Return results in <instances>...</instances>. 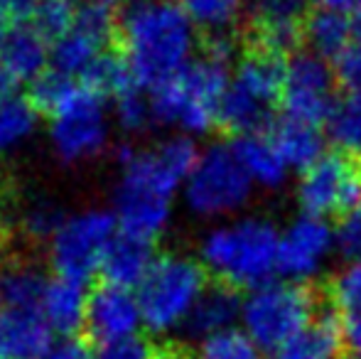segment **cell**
Here are the masks:
<instances>
[{"label":"cell","instance_id":"3957f363","mask_svg":"<svg viewBox=\"0 0 361 359\" xmlns=\"http://www.w3.org/2000/svg\"><path fill=\"white\" fill-rule=\"evenodd\" d=\"M30 99L49 116V145L62 163H89L106 150L111 121L106 99L99 91L47 69L32 84Z\"/></svg>","mask_w":361,"mask_h":359},{"label":"cell","instance_id":"f546056e","mask_svg":"<svg viewBox=\"0 0 361 359\" xmlns=\"http://www.w3.org/2000/svg\"><path fill=\"white\" fill-rule=\"evenodd\" d=\"M329 135L337 143V148L359 153L361 148V94H352L339 101L332 118L327 123Z\"/></svg>","mask_w":361,"mask_h":359},{"label":"cell","instance_id":"8fae6325","mask_svg":"<svg viewBox=\"0 0 361 359\" xmlns=\"http://www.w3.org/2000/svg\"><path fill=\"white\" fill-rule=\"evenodd\" d=\"M339 104V89L334 72L319 54L302 49L288 62L286 89H283V111L288 118L302 121L310 126L329 123Z\"/></svg>","mask_w":361,"mask_h":359},{"label":"cell","instance_id":"1f68e13d","mask_svg":"<svg viewBox=\"0 0 361 359\" xmlns=\"http://www.w3.org/2000/svg\"><path fill=\"white\" fill-rule=\"evenodd\" d=\"M64 212L59 209L57 202L52 200H35L30 202L23 209V219H20V226L23 231L35 241H49L57 229L64 221Z\"/></svg>","mask_w":361,"mask_h":359},{"label":"cell","instance_id":"603a6c76","mask_svg":"<svg viewBox=\"0 0 361 359\" xmlns=\"http://www.w3.org/2000/svg\"><path fill=\"white\" fill-rule=\"evenodd\" d=\"M302 32H305V47H310V52L334 62L349 47L352 23H349V18L344 13L312 8L302 23Z\"/></svg>","mask_w":361,"mask_h":359},{"label":"cell","instance_id":"bcb514c9","mask_svg":"<svg viewBox=\"0 0 361 359\" xmlns=\"http://www.w3.org/2000/svg\"><path fill=\"white\" fill-rule=\"evenodd\" d=\"M339 359H361V357H359V355H354V352H344V355L339 357Z\"/></svg>","mask_w":361,"mask_h":359},{"label":"cell","instance_id":"7a4b0ae2","mask_svg":"<svg viewBox=\"0 0 361 359\" xmlns=\"http://www.w3.org/2000/svg\"><path fill=\"white\" fill-rule=\"evenodd\" d=\"M116 39L135 82L152 89L192 62L197 28L177 0H130L118 18Z\"/></svg>","mask_w":361,"mask_h":359},{"label":"cell","instance_id":"4316f807","mask_svg":"<svg viewBox=\"0 0 361 359\" xmlns=\"http://www.w3.org/2000/svg\"><path fill=\"white\" fill-rule=\"evenodd\" d=\"M79 82H84L86 87L99 91L104 99H111V101H114L116 96L126 94L128 89L140 87V84L135 82L133 72L128 69V64H126V59L121 57V54L116 57V54H109V52L96 59L89 67V72H86Z\"/></svg>","mask_w":361,"mask_h":359},{"label":"cell","instance_id":"8992f818","mask_svg":"<svg viewBox=\"0 0 361 359\" xmlns=\"http://www.w3.org/2000/svg\"><path fill=\"white\" fill-rule=\"evenodd\" d=\"M327 303L322 281H286L263 283L243 296L241 322L243 332L261 350L276 352L283 342L310 325Z\"/></svg>","mask_w":361,"mask_h":359},{"label":"cell","instance_id":"2e32d148","mask_svg":"<svg viewBox=\"0 0 361 359\" xmlns=\"http://www.w3.org/2000/svg\"><path fill=\"white\" fill-rule=\"evenodd\" d=\"M332 244V229L317 217H305L281 236L278 271L286 276H307L317 269Z\"/></svg>","mask_w":361,"mask_h":359},{"label":"cell","instance_id":"d6986e66","mask_svg":"<svg viewBox=\"0 0 361 359\" xmlns=\"http://www.w3.org/2000/svg\"><path fill=\"white\" fill-rule=\"evenodd\" d=\"M241 305L243 296L238 288L214 281L202 293V298L197 300L195 310L190 312L182 330L190 337H195V340H204L209 335L224 332L228 327H233V322L241 317Z\"/></svg>","mask_w":361,"mask_h":359},{"label":"cell","instance_id":"4fadbf2b","mask_svg":"<svg viewBox=\"0 0 361 359\" xmlns=\"http://www.w3.org/2000/svg\"><path fill=\"white\" fill-rule=\"evenodd\" d=\"M143 312L135 291L101 283L89 293L86 308V330L99 345L140 335Z\"/></svg>","mask_w":361,"mask_h":359},{"label":"cell","instance_id":"60d3db41","mask_svg":"<svg viewBox=\"0 0 361 359\" xmlns=\"http://www.w3.org/2000/svg\"><path fill=\"white\" fill-rule=\"evenodd\" d=\"M349 23H352V37H354V42L361 44V3H357V8L352 10V18H349Z\"/></svg>","mask_w":361,"mask_h":359},{"label":"cell","instance_id":"30bf717a","mask_svg":"<svg viewBox=\"0 0 361 359\" xmlns=\"http://www.w3.org/2000/svg\"><path fill=\"white\" fill-rule=\"evenodd\" d=\"M298 202L310 217H342L361 202V173L357 153L332 148L302 173Z\"/></svg>","mask_w":361,"mask_h":359},{"label":"cell","instance_id":"44dd1931","mask_svg":"<svg viewBox=\"0 0 361 359\" xmlns=\"http://www.w3.org/2000/svg\"><path fill=\"white\" fill-rule=\"evenodd\" d=\"M268 138L276 145L286 165L298 170H307L324 155V135L317 126L302 123L295 118H278L268 130Z\"/></svg>","mask_w":361,"mask_h":359},{"label":"cell","instance_id":"5b68a950","mask_svg":"<svg viewBox=\"0 0 361 359\" xmlns=\"http://www.w3.org/2000/svg\"><path fill=\"white\" fill-rule=\"evenodd\" d=\"M278 229L261 217L214 226L200 244V261L209 276L238 291L268 283L278 269Z\"/></svg>","mask_w":361,"mask_h":359},{"label":"cell","instance_id":"5bb4252c","mask_svg":"<svg viewBox=\"0 0 361 359\" xmlns=\"http://www.w3.org/2000/svg\"><path fill=\"white\" fill-rule=\"evenodd\" d=\"M49 69V42L32 28L18 25L5 37L0 52V96L15 94L18 87H32Z\"/></svg>","mask_w":361,"mask_h":359},{"label":"cell","instance_id":"7402d4cb","mask_svg":"<svg viewBox=\"0 0 361 359\" xmlns=\"http://www.w3.org/2000/svg\"><path fill=\"white\" fill-rule=\"evenodd\" d=\"M47 276L32 261L15 259L0 266V308L8 310H37Z\"/></svg>","mask_w":361,"mask_h":359},{"label":"cell","instance_id":"e0dca14e","mask_svg":"<svg viewBox=\"0 0 361 359\" xmlns=\"http://www.w3.org/2000/svg\"><path fill=\"white\" fill-rule=\"evenodd\" d=\"M86 308H89L86 283L64 276H52L47 278L37 312L44 317V322L54 335L76 337V332L86 327Z\"/></svg>","mask_w":361,"mask_h":359},{"label":"cell","instance_id":"b9f144b4","mask_svg":"<svg viewBox=\"0 0 361 359\" xmlns=\"http://www.w3.org/2000/svg\"><path fill=\"white\" fill-rule=\"evenodd\" d=\"M86 5H99V8H109V10H114L116 5H121L123 0H84Z\"/></svg>","mask_w":361,"mask_h":359},{"label":"cell","instance_id":"d590c367","mask_svg":"<svg viewBox=\"0 0 361 359\" xmlns=\"http://www.w3.org/2000/svg\"><path fill=\"white\" fill-rule=\"evenodd\" d=\"M155 347L140 335L126 337V340L104 342L94 352V359H155Z\"/></svg>","mask_w":361,"mask_h":359},{"label":"cell","instance_id":"7dc6e473","mask_svg":"<svg viewBox=\"0 0 361 359\" xmlns=\"http://www.w3.org/2000/svg\"><path fill=\"white\" fill-rule=\"evenodd\" d=\"M357 163H359V173H361V153H357Z\"/></svg>","mask_w":361,"mask_h":359},{"label":"cell","instance_id":"277c9868","mask_svg":"<svg viewBox=\"0 0 361 359\" xmlns=\"http://www.w3.org/2000/svg\"><path fill=\"white\" fill-rule=\"evenodd\" d=\"M228 64L202 52L182 72L147 89L152 123L177 128L182 135H202L219 126V109L228 89Z\"/></svg>","mask_w":361,"mask_h":359},{"label":"cell","instance_id":"f1b7e54d","mask_svg":"<svg viewBox=\"0 0 361 359\" xmlns=\"http://www.w3.org/2000/svg\"><path fill=\"white\" fill-rule=\"evenodd\" d=\"M327 300L334 305V310L344 317L361 315V261H354L344 271L334 276L322 278Z\"/></svg>","mask_w":361,"mask_h":359},{"label":"cell","instance_id":"d4e9b609","mask_svg":"<svg viewBox=\"0 0 361 359\" xmlns=\"http://www.w3.org/2000/svg\"><path fill=\"white\" fill-rule=\"evenodd\" d=\"M39 109L30 96H0V155H10L23 148L37 130Z\"/></svg>","mask_w":361,"mask_h":359},{"label":"cell","instance_id":"8d00e7d4","mask_svg":"<svg viewBox=\"0 0 361 359\" xmlns=\"http://www.w3.org/2000/svg\"><path fill=\"white\" fill-rule=\"evenodd\" d=\"M42 359H94V352L79 337H62V340H54L49 345Z\"/></svg>","mask_w":361,"mask_h":359},{"label":"cell","instance_id":"52a82bcc","mask_svg":"<svg viewBox=\"0 0 361 359\" xmlns=\"http://www.w3.org/2000/svg\"><path fill=\"white\" fill-rule=\"evenodd\" d=\"M209 288V273L200 259L177 251L157 254L135 296L143 312V327L152 335L182 330L202 293Z\"/></svg>","mask_w":361,"mask_h":359},{"label":"cell","instance_id":"ab89813d","mask_svg":"<svg viewBox=\"0 0 361 359\" xmlns=\"http://www.w3.org/2000/svg\"><path fill=\"white\" fill-rule=\"evenodd\" d=\"M312 8L322 10H334V13H342V10H354L359 0H310Z\"/></svg>","mask_w":361,"mask_h":359},{"label":"cell","instance_id":"7bdbcfd3","mask_svg":"<svg viewBox=\"0 0 361 359\" xmlns=\"http://www.w3.org/2000/svg\"><path fill=\"white\" fill-rule=\"evenodd\" d=\"M155 359H190V357H185L182 352H177V350H165V352H157Z\"/></svg>","mask_w":361,"mask_h":359},{"label":"cell","instance_id":"cb8c5ba5","mask_svg":"<svg viewBox=\"0 0 361 359\" xmlns=\"http://www.w3.org/2000/svg\"><path fill=\"white\" fill-rule=\"evenodd\" d=\"M233 150L253 182L268 187V190H276L286 182V160L281 158V153L266 133L241 135L233 140Z\"/></svg>","mask_w":361,"mask_h":359},{"label":"cell","instance_id":"7c38bea8","mask_svg":"<svg viewBox=\"0 0 361 359\" xmlns=\"http://www.w3.org/2000/svg\"><path fill=\"white\" fill-rule=\"evenodd\" d=\"M116 30L118 20L114 18V10L84 3L76 8L72 28L49 44V69L69 79H81L96 59L109 52Z\"/></svg>","mask_w":361,"mask_h":359},{"label":"cell","instance_id":"9a60e30c","mask_svg":"<svg viewBox=\"0 0 361 359\" xmlns=\"http://www.w3.org/2000/svg\"><path fill=\"white\" fill-rule=\"evenodd\" d=\"M344 352H349L344 320L327 300L307 327H302L273 352V359H339Z\"/></svg>","mask_w":361,"mask_h":359},{"label":"cell","instance_id":"ffe728a7","mask_svg":"<svg viewBox=\"0 0 361 359\" xmlns=\"http://www.w3.org/2000/svg\"><path fill=\"white\" fill-rule=\"evenodd\" d=\"M150 246L152 244L130 239V236H126V234L116 236L114 244L106 251L104 264H101L104 283L135 291V288L143 283V278L147 276L152 261H155V254H152Z\"/></svg>","mask_w":361,"mask_h":359},{"label":"cell","instance_id":"74e56055","mask_svg":"<svg viewBox=\"0 0 361 359\" xmlns=\"http://www.w3.org/2000/svg\"><path fill=\"white\" fill-rule=\"evenodd\" d=\"M39 3L42 0H0V15L5 20H13V23L23 25L35 18Z\"/></svg>","mask_w":361,"mask_h":359},{"label":"cell","instance_id":"836d02e7","mask_svg":"<svg viewBox=\"0 0 361 359\" xmlns=\"http://www.w3.org/2000/svg\"><path fill=\"white\" fill-rule=\"evenodd\" d=\"M334 82L339 94H361V44L352 42L337 59L332 62Z\"/></svg>","mask_w":361,"mask_h":359},{"label":"cell","instance_id":"83f0119b","mask_svg":"<svg viewBox=\"0 0 361 359\" xmlns=\"http://www.w3.org/2000/svg\"><path fill=\"white\" fill-rule=\"evenodd\" d=\"M192 359H263V355L261 347L246 332L228 327V330L200 340Z\"/></svg>","mask_w":361,"mask_h":359},{"label":"cell","instance_id":"ac0fdd59","mask_svg":"<svg viewBox=\"0 0 361 359\" xmlns=\"http://www.w3.org/2000/svg\"><path fill=\"white\" fill-rule=\"evenodd\" d=\"M54 332L37 310L0 308V359H42Z\"/></svg>","mask_w":361,"mask_h":359},{"label":"cell","instance_id":"f35d334b","mask_svg":"<svg viewBox=\"0 0 361 359\" xmlns=\"http://www.w3.org/2000/svg\"><path fill=\"white\" fill-rule=\"evenodd\" d=\"M344 337H347V350L361 357V315L344 317Z\"/></svg>","mask_w":361,"mask_h":359},{"label":"cell","instance_id":"c3c4849f","mask_svg":"<svg viewBox=\"0 0 361 359\" xmlns=\"http://www.w3.org/2000/svg\"><path fill=\"white\" fill-rule=\"evenodd\" d=\"M359 3H361V0H359Z\"/></svg>","mask_w":361,"mask_h":359},{"label":"cell","instance_id":"d6a6232c","mask_svg":"<svg viewBox=\"0 0 361 359\" xmlns=\"http://www.w3.org/2000/svg\"><path fill=\"white\" fill-rule=\"evenodd\" d=\"M76 8L72 5V0H42L30 23L47 42H54L72 28Z\"/></svg>","mask_w":361,"mask_h":359},{"label":"cell","instance_id":"6da1fadb","mask_svg":"<svg viewBox=\"0 0 361 359\" xmlns=\"http://www.w3.org/2000/svg\"><path fill=\"white\" fill-rule=\"evenodd\" d=\"M197 158L200 148L182 133L155 148L123 150L114 195V217L121 234L145 244L160 239L170 226L172 200L185 187Z\"/></svg>","mask_w":361,"mask_h":359},{"label":"cell","instance_id":"f6af8a7d","mask_svg":"<svg viewBox=\"0 0 361 359\" xmlns=\"http://www.w3.org/2000/svg\"><path fill=\"white\" fill-rule=\"evenodd\" d=\"M5 239V214H3V207H0V244Z\"/></svg>","mask_w":361,"mask_h":359},{"label":"cell","instance_id":"ee69618b","mask_svg":"<svg viewBox=\"0 0 361 359\" xmlns=\"http://www.w3.org/2000/svg\"><path fill=\"white\" fill-rule=\"evenodd\" d=\"M5 23H8V20H5L3 15H0V52H3L5 37H8V32H10V30H8V25H5Z\"/></svg>","mask_w":361,"mask_h":359},{"label":"cell","instance_id":"e575fe53","mask_svg":"<svg viewBox=\"0 0 361 359\" xmlns=\"http://www.w3.org/2000/svg\"><path fill=\"white\" fill-rule=\"evenodd\" d=\"M334 241L344 259L361 261V202L337 219Z\"/></svg>","mask_w":361,"mask_h":359},{"label":"cell","instance_id":"4dcf8cb0","mask_svg":"<svg viewBox=\"0 0 361 359\" xmlns=\"http://www.w3.org/2000/svg\"><path fill=\"white\" fill-rule=\"evenodd\" d=\"M114 121L121 130L126 133H140L147 123H152L150 114V99H147V89L133 87L126 94L114 99Z\"/></svg>","mask_w":361,"mask_h":359},{"label":"cell","instance_id":"ba28073f","mask_svg":"<svg viewBox=\"0 0 361 359\" xmlns=\"http://www.w3.org/2000/svg\"><path fill=\"white\" fill-rule=\"evenodd\" d=\"M251 192L253 180L243 170L233 145L224 143L202 150L182 187L187 209L202 219L236 214L251 200Z\"/></svg>","mask_w":361,"mask_h":359},{"label":"cell","instance_id":"9c48e42d","mask_svg":"<svg viewBox=\"0 0 361 359\" xmlns=\"http://www.w3.org/2000/svg\"><path fill=\"white\" fill-rule=\"evenodd\" d=\"M116 236H118V224L114 212L86 207L74 214H67L57 234L47 241L54 276L89 283L96 273H101L106 251Z\"/></svg>","mask_w":361,"mask_h":359},{"label":"cell","instance_id":"484cf974","mask_svg":"<svg viewBox=\"0 0 361 359\" xmlns=\"http://www.w3.org/2000/svg\"><path fill=\"white\" fill-rule=\"evenodd\" d=\"M197 30L209 35H231L241 18L243 0H177Z\"/></svg>","mask_w":361,"mask_h":359}]
</instances>
